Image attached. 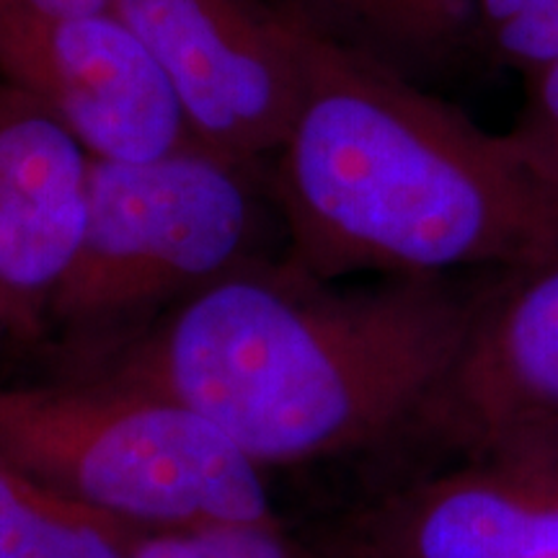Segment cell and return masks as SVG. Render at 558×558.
Returning a JSON list of instances; mask_svg holds the SVG:
<instances>
[{"instance_id": "cell-1", "label": "cell", "mask_w": 558, "mask_h": 558, "mask_svg": "<svg viewBox=\"0 0 558 558\" xmlns=\"http://www.w3.org/2000/svg\"><path fill=\"white\" fill-rule=\"evenodd\" d=\"M492 275L341 284L269 256L62 378L181 403L259 469L349 458L409 439Z\"/></svg>"}, {"instance_id": "cell-2", "label": "cell", "mask_w": 558, "mask_h": 558, "mask_svg": "<svg viewBox=\"0 0 558 558\" xmlns=\"http://www.w3.org/2000/svg\"><path fill=\"white\" fill-rule=\"evenodd\" d=\"M295 26L303 99L267 166L295 267L344 282L512 271L558 254V209L505 132Z\"/></svg>"}, {"instance_id": "cell-3", "label": "cell", "mask_w": 558, "mask_h": 558, "mask_svg": "<svg viewBox=\"0 0 558 558\" xmlns=\"http://www.w3.org/2000/svg\"><path fill=\"white\" fill-rule=\"evenodd\" d=\"M279 220L267 166L194 145L153 160H88L78 251L47 308L68 367L135 339L153 320L251 262Z\"/></svg>"}, {"instance_id": "cell-4", "label": "cell", "mask_w": 558, "mask_h": 558, "mask_svg": "<svg viewBox=\"0 0 558 558\" xmlns=\"http://www.w3.org/2000/svg\"><path fill=\"white\" fill-rule=\"evenodd\" d=\"M0 458L145 530L279 522L262 469L215 424L101 380L0 388Z\"/></svg>"}, {"instance_id": "cell-5", "label": "cell", "mask_w": 558, "mask_h": 558, "mask_svg": "<svg viewBox=\"0 0 558 558\" xmlns=\"http://www.w3.org/2000/svg\"><path fill=\"white\" fill-rule=\"evenodd\" d=\"M209 148L269 166L303 99L300 32L275 0H111Z\"/></svg>"}, {"instance_id": "cell-6", "label": "cell", "mask_w": 558, "mask_h": 558, "mask_svg": "<svg viewBox=\"0 0 558 558\" xmlns=\"http://www.w3.org/2000/svg\"><path fill=\"white\" fill-rule=\"evenodd\" d=\"M0 81L45 104L94 158L153 160L205 145L163 70L111 11L0 0Z\"/></svg>"}, {"instance_id": "cell-7", "label": "cell", "mask_w": 558, "mask_h": 558, "mask_svg": "<svg viewBox=\"0 0 558 558\" xmlns=\"http://www.w3.org/2000/svg\"><path fill=\"white\" fill-rule=\"evenodd\" d=\"M409 439L448 456L522 448L558 458V254L488 277L448 378Z\"/></svg>"}, {"instance_id": "cell-8", "label": "cell", "mask_w": 558, "mask_h": 558, "mask_svg": "<svg viewBox=\"0 0 558 558\" xmlns=\"http://www.w3.org/2000/svg\"><path fill=\"white\" fill-rule=\"evenodd\" d=\"M352 530L388 558H558V458L522 448L452 456L390 488Z\"/></svg>"}, {"instance_id": "cell-9", "label": "cell", "mask_w": 558, "mask_h": 558, "mask_svg": "<svg viewBox=\"0 0 558 558\" xmlns=\"http://www.w3.org/2000/svg\"><path fill=\"white\" fill-rule=\"evenodd\" d=\"M88 160L45 104L0 81V300L19 344L47 339V308L86 222Z\"/></svg>"}, {"instance_id": "cell-10", "label": "cell", "mask_w": 558, "mask_h": 558, "mask_svg": "<svg viewBox=\"0 0 558 558\" xmlns=\"http://www.w3.org/2000/svg\"><path fill=\"white\" fill-rule=\"evenodd\" d=\"M303 29L435 90L488 65L481 0H275Z\"/></svg>"}, {"instance_id": "cell-11", "label": "cell", "mask_w": 558, "mask_h": 558, "mask_svg": "<svg viewBox=\"0 0 558 558\" xmlns=\"http://www.w3.org/2000/svg\"><path fill=\"white\" fill-rule=\"evenodd\" d=\"M145 533L0 458V558H130Z\"/></svg>"}, {"instance_id": "cell-12", "label": "cell", "mask_w": 558, "mask_h": 558, "mask_svg": "<svg viewBox=\"0 0 558 558\" xmlns=\"http://www.w3.org/2000/svg\"><path fill=\"white\" fill-rule=\"evenodd\" d=\"M488 65L527 75L558 62V0H481Z\"/></svg>"}, {"instance_id": "cell-13", "label": "cell", "mask_w": 558, "mask_h": 558, "mask_svg": "<svg viewBox=\"0 0 558 558\" xmlns=\"http://www.w3.org/2000/svg\"><path fill=\"white\" fill-rule=\"evenodd\" d=\"M522 78L525 99L505 135L533 184L558 209V62Z\"/></svg>"}, {"instance_id": "cell-14", "label": "cell", "mask_w": 558, "mask_h": 558, "mask_svg": "<svg viewBox=\"0 0 558 558\" xmlns=\"http://www.w3.org/2000/svg\"><path fill=\"white\" fill-rule=\"evenodd\" d=\"M313 558H388L380 554L367 538H362L357 530H349L341 538H333L326 546L313 548Z\"/></svg>"}, {"instance_id": "cell-15", "label": "cell", "mask_w": 558, "mask_h": 558, "mask_svg": "<svg viewBox=\"0 0 558 558\" xmlns=\"http://www.w3.org/2000/svg\"><path fill=\"white\" fill-rule=\"evenodd\" d=\"M24 3L37 5V9L54 13H96L111 11V0H24Z\"/></svg>"}, {"instance_id": "cell-16", "label": "cell", "mask_w": 558, "mask_h": 558, "mask_svg": "<svg viewBox=\"0 0 558 558\" xmlns=\"http://www.w3.org/2000/svg\"><path fill=\"white\" fill-rule=\"evenodd\" d=\"M5 339L13 341V326H11L9 311H5L3 300H0V341H5Z\"/></svg>"}]
</instances>
